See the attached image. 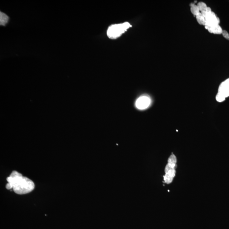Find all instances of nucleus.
I'll use <instances>...</instances> for the list:
<instances>
[{
  "instance_id": "nucleus-1",
  "label": "nucleus",
  "mask_w": 229,
  "mask_h": 229,
  "mask_svg": "<svg viewBox=\"0 0 229 229\" xmlns=\"http://www.w3.org/2000/svg\"><path fill=\"white\" fill-rule=\"evenodd\" d=\"M8 183L10 184L14 191L19 195L25 194L31 192L35 188L34 182L20 173L16 171L12 172V173L7 179Z\"/></svg>"
},
{
  "instance_id": "nucleus-2",
  "label": "nucleus",
  "mask_w": 229,
  "mask_h": 229,
  "mask_svg": "<svg viewBox=\"0 0 229 229\" xmlns=\"http://www.w3.org/2000/svg\"><path fill=\"white\" fill-rule=\"evenodd\" d=\"M131 27V25L128 22L112 25L107 30V36L111 39H115L120 37Z\"/></svg>"
},
{
  "instance_id": "nucleus-3",
  "label": "nucleus",
  "mask_w": 229,
  "mask_h": 229,
  "mask_svg": "<svg viewBox=\"0 0 229 229\" xmlns=\"http://www.w3.org/2000/svg\"><path fill=\"white\" fill-rule=\"evenodd\" d=\"M229 96V78L221 83L218 91L216 96V100L219 102H223Z\"/></svg>"
},
{
  "instance_id": "nucleus-4",
  "label": "nucleus",
  "mask_w": 229,
  "mask_h": 229,
  "mask_svg": "<svg viewBox=\"0 0 229 229\" xmlns=\"http://www.w3.org/2000/svg\"><path fill=\"white\" fill-rule=\"evenodd\" d=\"M176 165L168 163L165 169V175L163 176L164 182L166 184L171 183L173 180L176 174L175 168Z\"/></svg>"
},
{
  "instance_id": "nucleus-5",
  "label": "nucleus",
  "mask_w": 229,
  "mask_h": 229,
  "mask_svg": "<svg viewBox=\"0 0 229 229\" xmlns=\"http://www.w3.org/2000/svg\"><path fill=\"white\" fill-rule=\"evenodd\" d=\"M151 104L150 98L147 96H142L137 100L135 105L137 108L140 109H146Z\"/></svg>"
},
{
  "instance_id": "nucleus-6",
  "label": "nucleus",
  "mask_w": 229,
  "mask_h": 229,
  "mask_svg": "<svg viewBox=\"0 0 229 229\" xmlns=\"http://www.w3.org/2000/svg\"><path fill=\"white\" fill-rule=\"evenodd\" d=\"M205 18L206 21L205 26L219 24L220 19L214 12H211L208 14Z\"/></svg>"
},
{
  "instance_id": "nucleus-7",
  "label": "nucleus",
  "mask_w": 229,
  "mask_h": 229,
  "mask_svg": "<svg viewBox=\"0 0 229 229\" xmlns=\"http://www.w3.org/2000/svg\"><path fill=\"white\" fill-rule=\"evenodd\" d=\"M205 27L210 33L215 35H220L222 33V29L219 24L212 26H205Z\"/></svg>"
},
{
  "instance_id": "nucleus-8",
  "label": "nucleus",
  "mask_w": 229,
  "mask_h": 229,
  "mask_svg": "<svg viewBox=\"0 0 229 229\" xmlns=\"http://www.w3.org/2000/svg\"><path fill=\"white\" fill-rule=\"evenodd\" d=\"M9 21V17L3 12H0V24L2 26H5Z\"/></svg>"
},
{
  "instance_id": "nucleus-9",
  "label": "nucleus",
  "mask_w": 229,
  "mask_h": 229,
  "mask_svg": "<svg viewBox=\"0 0 229 229\" xmlns=\"http://www.w3.org/2000/svg\"><path fill=\"white\" fill-rule=\"evenodd\" d=\"M190 10L192 13L196 16L200 13L197 5L193 3H191L190 4Z\"/></svg>"
},
{
  "instance_id": "nucleus-10",
  "label": "nucleus",
  "mask_w": 229,
  "mask_h": 229,
  "mask_svg": "<svg viewBox=\"0 0 229 229\" xmlns=\"http://www.w3.org/2000/svg\"><path fill=\"white\" fill-rule=\"evenodd\" d=\"M197 21L199 24L203 25V26H205L206 24V21L205 18L204 16L200 13L198 15L196 16Z\"/></svg>"
},
{
  "instance_id": "nucleus-11",
  "label": "nucleus",
  "mask_w": 229,
  "mask_h": 229,
  "mask_svg": "<svg viewBox=\"0 0 229 229\" xmlns=\"http://www.w3.org/2000/svg\"><path fill=\"white\" fill-rule=\"evenodd\" d=\"M197 5L198 7L200 13L205 11L208 7L206 4L203 2H199V3H198Z\"/></svg>"
},
{
  "instance_id": "nucleus-12",
  "label": "nucleus",
  "mask_w": 229,
  "mask_h": 229,
  "mask_svg": "<svg viewBox=\"0 0 229 229\" xmlns=\"http://www.w3.org/2000/svg\"><path fill=\"white\" fill-rule=\"evenodd\" d=\"M176 157L174 154H172L168 159V163L170 164L176 165Z\"/></svg>"
},
{
  "instance_id": "nucleus-13",
  "label": "nucleus",
  "mask_w": 229,
  "mask_h": 229,
  "mask_svg": "<svg viewBox=\"0 0 229 229\" xmlns=\"http://www.w3.org/2000/svg\"><path fill=\"white\" fill-rule=\"evenodd\" d=\"M222 34L224 38L227 40H229V34L227 31L226 30H223Z\"/></svg>"
}]
</instances>
